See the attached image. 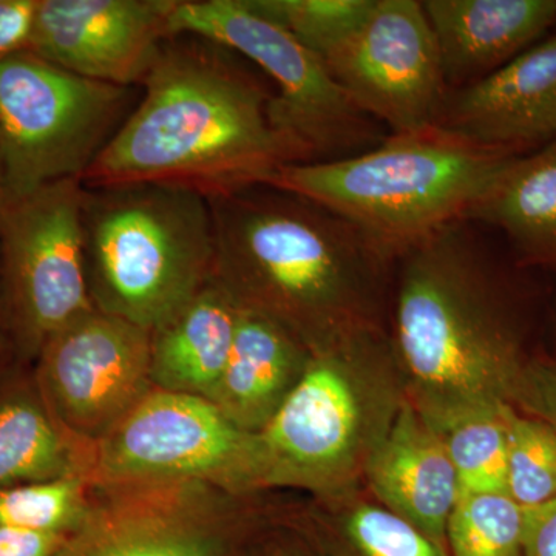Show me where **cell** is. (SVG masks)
Returning <instances> with one entry per match:
<instances>
[{
	"label": "cell",
	"mask_w": 556,
	"mask_h": 556,
	"mask_svg": "<svg viewBox=\"0 0 556 556\" xmlns=\"http://www.w3.org/2000/svg\"><path fill=\"white\" fill-rule=\"evenodd\" d=\"M139 89L84 186L163 182L214 197L295 164L274 124L269 80L215 40L169 36Z\"/></svg>",
	"instance_id": "6da1fadb"
},
{
	"label": "cell",
	"mask_w": 556,
	"mask_h": 556,
	"mask_svg": "<svg viewBox=\"0 0 556 556\" xmlns=\"http://www.w3.org/2000/svg\"><path fill=\"white\" fill-rule=\"evenodd\" d=\"M207 200L212 280L237 308L281 325L311 354L351 332L383 327L388 270L396 260L356 226L270 185Z\"/></svg>",
	"instance_id": "7a4b0ae2"
},
{
	"label": "cell",
	"mask_w": 556,
	"mask_h": 556,
	"mask_svg": "<svg viewBox=\"0 0 556 556\" xmlns=\"http://www.w3.org/2000/svg\"><path fill=\"white\" fill-rule=\"evenodd\" d=\"M466 225L439 229L397 258L391 343L408 402L433 428L510 405L529 357Z\"/></svg>",
	"instance_id": "3957f363"
},
{
	"label": "cell",
	"mask_w": 556,
	"mask_h": 556,
	"mask_svg": "<svg viewBox=\"0 0 556 556\" xmlns=\"http://www.w3.org/2000/svg\"><path fill=\"white\" fill-rule=\"evenodd\" d=\"M518 156L434 124L387 135L375 148L348 159L288 164L265 185L328 208L397 262L417 241L468 222Z\"/></svg>",
	"instance_id": "277c9868"
},
{
	"label": "cell",
	"mask_w": 556,
	"mask_h": 556,
	"mask_svg": "<svg viewBox=\"0 0 556 556\" xmlns=\"http://www.w3.org/2000/svg\"><path fill=\"white\" fill-rule=\"evenodd\" d=\"M407 401L386 327L351 332L317 351L258 433L263 489L291 486L314 500L358 489Z\"/></svg>",
	"instance_id": "5b68a950"
},
{
	"label": "cell",
	"mask_w": 556,
	"mask_h": 556,
	"mask_svg": "<svg viewBox=\"0 0 556 556\" xmlns=\"http://www.w3.org/2000/svg\"><path fill=\"white\" fill-rule=\"evenodd\" d=\"M83 249L93 308L152 331L212 281L211 204L163 182L84 186Z\"/></svg>",
	"instance_id": "8992f818"
},
{
	"label": "cell",
	"mask_w": 556,
	"mask_h": 556,
	"mask_svg": "<svg viewBox=\"0 0 556 556\" xmlns=\"http://www.w3.org/2000/svg\"><path fill=\"white\" fill-rule=\"evenodd\" d=\"M139 93L138 87L76 75L28 50L0 61L3 203L54 182L83 181L129 118Z\"/></svg>",
	"instance_id": "52a82bcc"
},
{
	"label": "cell",
	"mask_w": 556,
	"mask_h": 556,
	"mask_svg": "<svg viewBox=\"0 0 556 556\" xmlns=\"http://www.w3.org/2000/svg\"><path fill=\"white\" fill-rule=\"evenodd\" d=\"M170 31L215 40L269 80L274 124L295 164L348 159L387 137L350 100L320 56L249 0H178Z\"/></svg>",
	"instance_id": "ba28073f"
},
{
	"label": "cell",
	"mask_w": 556,
	"mask_h": 556,
	"mask_svg": "<svg viewBox=\"0 0 556 556\" xmlns=\"http://www.w3.org/2000/svg\"><path fill=\"white\" fill-rule=\"evenodd\" d=\"M79 179L0 206V285L14 354L35 362L47 340L93 311L84 269Z\"/></svg>",
	"instance_id": "9c48e42d"
},
{
	"label": "cell",
	"mask_w": 556,
	"mask_h": 556,
	"mask_svg": "<svg viewBox=\"0 0 556 556\" xmlns=\"http://www.w3.org/2000/svg\"><path fill=\"white\" fill-rule=\"evenodd\" d=\"M93 484L195 481L237 497L263 489L258 434L199 396L150 391L97 444Z\"/></svg>",
	"instance_id": "30bf717a"
},
{
	"label": "cell",
	"mask_w": 556,
	"mask_h": 556,
	"mask_svg": "<svg viewBox=\"0 0 556 556\" xmlns=\"http://www.w3.org/2000/svg\"><path fill=\"white\" fill-rule=\"evenodd\" d=\"M350 100L391 134L434 126L448 94L422 2L375 0L338 46L321 54Z\"/></svg>",
	"instance_id": "8fae6325"
},
{
	"label": "cell",
	"mask_w": 556,
	"mask_h": 556,
	"mask_svg": "<svg viewBox=\"0 0 556 556\" xmlns=\"http://www.w3.org/2000/svg\"><path fill=\"white\" fill-rule=\"evenodd\" d=\"M149 329L93 309L54 332L33 362L58 420L98 444L155 390Z\"/></svg>",
	"instance_id": "7c38bea8"
},
{
	"label": "cell",
	"mask_w": 556,
	"mask_h": 556,
	"mask_svg": "<svg viewBox=\"0 0 556 556\" xmlns=\"http://www.w3.org/2000/svg\"><path fill=\"white\" fill-rule=\"evenodd\" d=\"M236 497L195 481L94 484L89 517L54 556H229Z\"/></svg>",
	"instance_id": "4fadbf2b"
},
{
	"label": "cell",
	"mask_w": 556,
	"mask_h": 556,
	"mask_svg": "<svg viewBox=\"0 0 556 556\" xmlns=\"http://www.w3.org/2000/svg\"><path fill=\"white\" fill-rule=\"evenodd\" d=\"M178 0H38L28 51L86 78L141 87Z\"/></svg>",
	"instance_id": "5bb4252c"
},
{
	"label": "cell",
	"mask_w": 556,
	"mask_h": 556,
	"mask_svg": "<svg viewBox=\"0 0 556 556\" xmlns=\"http://www.w3.org/2000/svg\"><path fill=\"white\" fill-rule=\"evenodd\" d=\"M437 126L517 155L556 138V35L486 78L448 90Z\"/></svg>",
	"instance_id": "9a60e30c"
},
{
	"label": "cell",
	"mask_w": 556,
	"mask_h": 556,
	"mask_svg": "<svg viewBox=\"0 0 556 556\" xmlns=\"http://www.w3.org/2000/svg\"><path fill=\"white\" fill-rule=\"evenodd\" d=\"M371 497L430 540L447 547L459 481L441 437L409 402L365 468Z\"/></svg>",
	"instance_id": "2e32d148"
},
{
	"label": "cell",
	"mask_w": 556,
	"mask_h": 556,
	"mask_svg": "<svg viewBox=\"0 0 556 556\" xmlns=\"http://www.w3.org/2000/svg\"><path fill=\"white\" fill-rule=\"evenodd\" d=\"M448 90L486 78L556 22V0H424Z\"/></svg>",
	"instance_id": "e0dca14e"
},
{
	"label": "cell",
	"mask_w": 556,
	"mask_h": 556,
	"mask_svg": "<svg viewBox=\"0 0 556 556\" xmlns=\"http://www.w3.org/2000/svg\"><path fill=\"white\" fill-rule=\"evenodd\" d=\"M311 357L308 348L288 329L262 314L239 309L214 404L240 430L262 433L298 388Z\"/></svg>",
	"instance_id": "ac0fdd59"
},
{
	"label": "cell",
	"mask_w": 556,
	"mask_h": 556,
	"mask_svg": "<svg viewBox=\"0 0 556 556\" xmlns=\"http://www.w3.org/2000/svg\"><path fill=\"white\" fill-rule=\"evenodd\" d=\"M94 459L97 444L62 426L40 393L35 372L0 368V492L50 479L91 481Z\"/></svg>",
	"instance_id": "d6986e66"
},
{
	"label": "cell",
	"mask_w": 556,
	"mask_h": 556,
	"mask_svg": "<svg viewBox=\"0 0 556 556\" xmlns=\"http://www.w3.org/2000/svg\"><path fill=\"white\" fill-rule=\"evenodd\" d=\"M239 308L214 280L152 329L150 380L155 390L214 402L236 336Z\"/></svg>",
	"instance_id": "ffe728a7"
},
{
	"label": "cell",
	"mask_w": 556,
	"mask_h": 556,
	"mask_svg": "<svg viewBox=\"0 0 556 556\" xmlns=\"http://www.w3.org/2000/svg\"><path fill=\"white\" fill-rule=\"evenodd\" d=\"M468 222L503 230L522 262L556 268V138L518 156Z\"/></svg>",
	"instance_id": "44dd1931"
},
{
	"label": "cell",
	"mask_w": 556,
	"mask_h": 556,
	"mask_svg": "<svg viewBox=\"0 0 556 556\" xmlns=\"http://www.w3.org/2000/svg\"><path fill=\"white\" fill-rule=\"evenodd\" d=\"M311 518L327 556H450L447 547L380 506L364 485L316 500Z\"/></svg>",
	"instance_id": "7402d4cb"
},
{
	"label": "cell",
	"mask_w": 556,
	"mask_h": 556,
	"mask_svg": "<svg viewBox=\"0 0 556 556\" xmlns=\"http://www.w3.org/2000/svg\"><path fill=\"white\" fill-rule=\"evenodd\" d=\"M510 405L434 428L444 442L463 493H506L507 412Z\"/></svg>",
	"instance_id": "603a6c76"
},
{
	"label": "cell",
	"mask_w": 556,
	"mask_h": 556,
	"mask_svg": "<svg viewBox=\"0 0 556 556\" xmlns=\"http://www.w3.org/2000/svg\"><path fill=\"white\" fill-rule=\"evenodd\" d=\"M526 508L506 493H460L447 525L450 556H525Z\"/></svg>",
	"instance_id": "cb8c5ba5"
},
{
	"label": "cell",
	"mask_w": 556,
	"mask_h": 556,
	"mask_svg": "<svg viewBox=\"0 0 556 556\" xmlns=\"http://www.w3.org/2000/svg\"><path fill=\"white\" fill-rule=\"evenodd\" d=\"M94 484L86 478L50 479L0 492V526L43 535L72 536L93 503Z\"/></svg>",
	"instance_id": "d4e9b609"
},
{
	"label": "cell",
	"mask_w": 556,
	"mask_h": 556,
	"mask_svg": "<svg viewBox=\"0 0 556 556\" xmlns=\"http://www.w3.org/2000/svg\"><path fill=\"white\" fill-rule=\"evenodd\" d=\"M507 495L521 507L556 496V431L514 407L507 412Z\"/></svg>",
	"instance_id": "484cf974"
},
{
	"label": "cell",
	"mask_w": 556,
	"mask_h": 556,
	"mask_svg": "<svg viewBox=\"0 0 556 556\" xmlns=\"http://www.w3.org/2000/svg\"><path fill=\"white\" fill-rule=\"evenodd\" d=\"M263 16L277 22L313 50L327 53L367 17L375 0H249Z\"/></svg>",
	"instance_id": "4316f807"
},
{
	"label": "cell",
	"mask_w": 556,
	"mask_h": 556,
	"mask_svg": "<svg viewBox=\"0 0 556 556\" xmlns=\"http://www.w3.org/2000/svg\"><path fill=\"white\" fill-rule=\"evenodd\" d=\"M510 405L522 415L535 417L556 431V361L548 357H527L522 365Z\"/></svg>",
	"instance_id": "83f0119b"
},
{
	"label": "cell",
	"mask_w": 556,
	"mask_h": 556,
	"mask_svg": "<svg viewBox=\"0 0 556 556\" xmlns=\"http://www.w3.org/2000/svg\"><path fill=\"white\" fill-rule=\"evenodd\" d=\"M38 0H0V61L28 50Z\"/></svg>",
	"instance_id": "f1b7e54d"
},
{
	"label": "cell",
	"mask_w": 556,
	"mask_h": 556,
	"mask_svg": "<svg viewBox=\"0 0 556 556\" xmlns=\"http://www.w3.org/2000/svg\"><path fill=\"white\" fill-rule=\"evenodd\" d=\"M525 508V556H556V496Z\"/></svg>",
	"instance_id": "f546056e"
},
{
	"label": "cell",
	"mask_w": 556,
	"mask_h": 556,
	"mask_svg": "<svg viewBox=\"0 0 556 556\" xmlns=\"http://www.w3.org/2000/svg\"><path fill=\"white\" fill-rule=\"evenodd\" d=\"M67 540L0 526V556H54Z\"/></svg>",
	"instance_id": "4dcf8cb0"
},
{
	"label": "cell",
	"mask_w": 556,
	"mask_h": 556,
	"mask_svg": "<svg viewBox=\"0 0 556 556\" xmlns=\"http://www.w3.org/2000/svg\"><path fill=\"white\" fill-rule=\"evenodd\" d=\"M16 357L13 342H11L9 321H7L5 305H3L2 285H0V368L3 358Z\"/></svg>",
	"instance_id": "1f68e13d"
},
{
	"label": "cell",
	"mask_w": 556,
	"mask_h": 556,
	"mask_svg": "<svg viewBox=\"0 0 556 556\" xmlns=\"http://www.w3.org/2000/svg\"><path fill=\"white\" fill-rule=\"evenodd\" d=\"M3 193H5V161H3L2 137H0V206L3 203Z\"/></svg>",
	"instance_id": "d6a6232c"
},
{
	"label": "cell",
	"mask_w": 556,
	"mask_h": 556,
	"mask_svg": "<svg viewBox=\"0 0 556 556\" xmlns=\"http://www.w3.org/2000/svg\"><path fill=\"white\" fill-rule=\"evenodd\" d=\"M278 556H327L324 552H314V551H302V548H298V551H289L283 552Z\"/></svg>",
	"instance_id": "836d02e7"
}]
</instances>
